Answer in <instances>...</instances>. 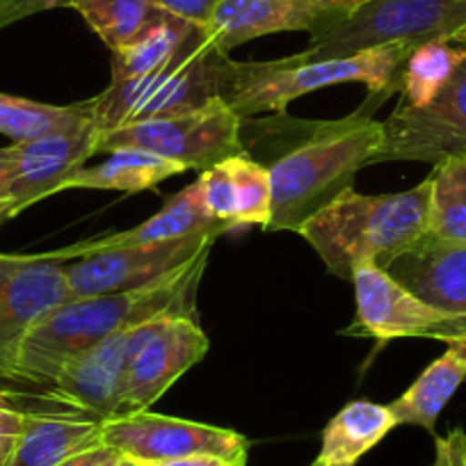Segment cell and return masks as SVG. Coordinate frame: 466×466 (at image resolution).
<instances>
[{
  "instance_id": "obj_17",
  "label": "cell",
  "mask_w": 466,
  "mask_h": 466,
  "mask_svg": "<svg viewBox=\"0 0 466 466\" xmlns=\"http://www.w3.org/2000/svg\"><path fill=\"white\" fill-rule=\"evenodd\" d=\"M387 272L425 304L457 318V340H466V245L423 236L393 258Z\"/></svg>"
},
{
  "instance_id": "obj_29",
  "label": "cell",
  "mask_w": 466,
  "mask_h": 466,
  "mask_svg": "<svg viewBox=\"0 0 466 466\" xmlns=\"http://www.w3.org/2000/svg\"><path fill=\"white\" fill-rule=\"evenodd\" d=\"M78 0H0V30L12 24L39 15V12L57 10V7H74Z\"/></svg>"
},
{
  "instance_id": "obj_16",
  "label": "cell",
  "mask_w": 466,
  "mask_h": 466,
  "mask_svg": "<svg viewBox=\"0 0 466 466\" xmlns=\"http://www.w3.org/2000/svg\"><path fill=\"white\" fill-rule=\"evenodd\" d=\"M128 339L131 329L119 331L66 361L46 389L44 400L96 420L116 419L124 393Z\"/></svg>"
},
{
  "instance_id": "obj_14",
  "label": "cell",
  "mask_w": 466,
  "mask_h": 466,
  "mask_svg": "<svg viewBox=\"0 0 466 466\" xmlns=\"http://www.w3.org/2000/svg\"><path fill=\"white\" fill-rule=\"evenodd\" d=\"M361 0H222L204 35L222 53L275 33L320 35L339 25Z\"/></svg>"
},
{
  "instance_id": "obj_37",
  "label": "cell",
  "mask_w": 466,
  "mask_h": 466,
  "mask_svg": "<svg viewBox=\"0 0 466 466\" xmlns=\"http://www.w3.org/2000/svg\"><path fill=\"white\" fill-rule=\"evenodd\" d=\"M15 439L16 437H0V466H3L5 457L10 455L12 446H15Z\"/></svg>"
},
{
  "instance_id": "obj_39",
  "label": "cell",
  "mask_w": 466,
  "mask_h": 466,
  "mask_svg": "<svg viewBox=\"0 0 466 466\" xmlns=\"http://www.w3.org/2000/svg\"><path fill=\"white\" fill-rule=\"evenodd\" d=\"M116 466H137V464H136V461H131V460H122Z\"/></svg>"
},
{
  "instance_id": "obj_5",
  "label": "cell",
  "mask_w": 466,
  "mask_h": 466,
  "mask_svg": "<svg viewBox=\"0 0 466 466\" xmlns=\"http://www.w3.org/2000/svg\"><path fill=\"white\" fill-rule=\"evenodd\" d=\"M228 53H222L197 28L181 51L142 78L110 83L101 94L89 98L94 124L98 131L127 124L197 110L222 98L228 69Z\"/></svg>"
},
{
  "instance_id": "obj_10",
  "label": "cell",
  "mask_w": 466,
  "mask_h": 466,
  "mask_svg": "<svg viewBox=\"0 0 466 466\" xmlns=\"http://www.w3.org/2000/svg\"><path fill=\"white\" fill-rule=\"evenodd\" d=\"M103 443L136 464H156L192 455H218L248 464L249 455V439L236 430L151 411L103 420Z\"/></svg>"
},
{
  "instance_id": "obj_33",
  "label": "cell",
  "mask_w": 466,
  "mask_h": 466,
  "mask_svg": "<svg viewBox=\"0 0 466 466\" xmlns=\"http://www.w3.org/2000/svg\"><path fill=\"white\" fill-rule=\"evenodd\" d=\"M142 466H248V464L224 460V457H218V455H192V457H183V460L156 461V464H142Z\"/></svg>"
},
{
  "instance_id": "obj_32",
  "label": "cell",
  "mask_w": 466,
  "mask_h": 466,
  "mask_svg": "<svg viewBox=\"0 0 466 466\" xmlns=\"http://www.w3.org/2000/svg\"><path fill=\"white\" fill-rule=\"evenodd\" d=\"M28 410L16 405L5 391H0V437H19Z\"/></svg>"
},
{
  "instance_id": "obj_24",
  "label": "cell",
  "mask_w": 466,
  "mask_h": 466,
  "mask_svg": "<svg viewBox=\"0 0 466 466\" xmlns=\"http://www.w3.org/2000/svg\"><path fill=\"white\" fill-rule=\"evenodd\" d=\"M195 30L197 25L160 10V15L149 25H145L142 33H137L127 46L112 51V83L154 74L181 51Z\"/></svg>"
},
{
  "instance_id": "obj_34",
  "label": "cell",
  "mask_w": 466,
  "mask_h": 466,
  "mask_svg": "<svg viewBox=\"0 0 466 466\" xmlns=\"http://www.w3.org/2000/svg\"><path fill=\"white\" fill-rule=\"evenodd\" d=\"M446 446L451 452L452 466H466V432L464 430L455 428L446 434Z\"/></svg>"
},
{
  "instance_id": "obj_40",
  "label": "cell",
  "mask_w": 466,
  "mask_h": 466,
  "mask_svg": "<svg viewBox=\"0 0 466 466\" xmlns=\"http://www.w3.org/2000/svg\"><path fill=\"white\" fill-rule=\"evenodd\" d=\"M443 439V437H441ZM443 443H446V439H443ZM446 452H448V446H446ZM448 466H452V460H451V452H448Z\"/></svg>"
},
{
  "instance_id": "obj_2",
  "label": "cell",
  "mask_w": 466,
  "mask_h": 466,
  "mask_svg": "<svg viewBox=\"0 0 466 466\" xmlns=\"http://www.w3.org/2000/svg\"><path fill=\"white\" fill-rule=\"evenodd\" d=\"M430 177L405 192L360 195L352 187L299 227L331 275L352 279L361 263L387 270L428 233Z\"/></svg>"
},
{
  "instance_id": "obj_30",
  "label": "cell",
  "mask_w": 466,
  "mask_h": 466,
  "mask_svg": "<svg viewBox=\"0 0 466 466\" xmlns=\"http://www.w3.org/2000/svg\"><path fill=\"white\" fill-rule=\"evenodd\" d=\"M222 0H154V5L158 10L167 12V15L177 16V19L187 21V24L204 28L208 24L210 15Z\"/></svg>"
},
{
  "instance_id": "obj_35",
  "label": "cell",
  "mask_w": 466,
  "mask_h": 466,
  "mask_svg": "<svg viewBox=\"0 0 466 466\" xmlns=\"http://www.w3.org/2000/svg\"><path fill=\"white\" fill-rule=\"evenodd\" d=\"M15 156H16V142H12L10 147H0V183H3V178L7 177V172H10L12 163H15Z\"/></svg>"
},
{
  "instance_id": "obj_3",
  "label": "cell",
  "mask_w": 466,
  "mask_h": 466,
  "mask_svg": "<svg viewBox=\"0 0 466 466\" xmlns=\"http://www.w3.org/2000/svg\"><path fill=\"white\" fill-rule=\"evenodd\" d=\"M382 145V122L366 110L340 122L311 127L302 145L270 165L272 218L266 231L298 233L307 219L340 192L350 190L357 172L373 163Z\"/></svg>"
},
{
  "instance_id": "obj_11",
  "label": "cell",
  "mask_w": 466,
  "mask_h": 466,
  "mask_svg": "<svg viewBox=\"0 0 466 466\" xmlns=\"http://www.w3.org/2000/svg\"><path fill=\"white\" fill-rule=\"evenodd\" d=\"M66 263L46 254H0V384H12L21 345L35 325L69 302Z\"/></svg>"
},
{
  "instance_id": "obj_6",
  "label": "cell",
  "mask_w": 466,
  "mask_h": 466,
  "mask_svg": "<svg viewBox=\"0 0 466 466\" xmlns=\"http://www.w3.org/2000/svg\"><path fill=\"white\" fill-rule=\"evenodd\" d=\"M461 28H466V0H361L348 19L313 35L298 57L318 62L384 44L451 42Z\"/></svg>"
},
{
  "instance_id": "obj_41",
  "label": "cell",
  "mask_w": 466,
  "mask_h": 466,
  "mask_svg": "<svg viewBox=\"0 0 466 466\" xmlns=\"http://www.w3.org/2000/svg\"><path fill=\"white\" fill-rule=\"evenodd\" d=\"M137 466H142V464H137Z\"/></svg>"
},
{
  "instance_id": "obj_19",
  "label": "cell",
  "mask_w": 466,
  "mask_h": 466,
  "mask_svg": "<svg viewBox=\"0 0 466 466\" xmlns=\"http://www.w3.org/2000/svg\"><path fill=\"white\" fill-rule=\"evenodd\" d=\"M206 210L227 231L258 224L266 228L272 218L270 169L249 154L233 156L197 178Z\"/></svg>"
},
{
  "instance_id": "obj_31",
  "label": "cell",
  "mask_w": 466,
  "mask_h": 466,
  "mask_svg": "<svg viewBox=\"0 0 466 466\" xmlns=\"http://www.w3.org/2000/svg\"><path fill=\"white\" fill-rule=\"evenodd\" d=\"M122 460L124 457L115 448L106 446V443H98V446L87 448V451L60 461L57 466H116Z\"/></svg>"
},
{
  "instance_id": "obj_18",
  "label": "cell",
  "mask_w": 466,
  "mask_h": 466,
  "mask_svg": "<svg viewBox=\"0 0 466 466\" xmlns=\"http://www.w3.org/2000/svg\"><path fill=\"white\" fill-rule=\"evenodd\" d=\"M222 233L228 231L206 210L199 181H195L183 187V190H178L174 197H169V201L158 213L151 215L147 222L137 224V227L110 233V236H101V238L83 240V243L69 245L65 249L44 254L53 261L66 263L80 257H89V254L107 252V249L167 243V240L190 238V236H215V238H219Z\"/></svg>"
},
{
  "instance_id": "obj_8",
  "label": "cell",
  "mask_w": 466,
  "mask_h": 466,
  "mask_svg": "<svg viewBox=\"0 0 466 466\" xmlns=\"http://www.w3.org/2000/svg\"><path fill=\"white\" fill-rule=\"evenodd\" d=\"M208 348V336L195 316L165 313L131 329L119 416L149 411L178 378L204 360Z\"/></svg>"
},
{
  "instance_id": "obj_23",
  "label": "cell",
  "mask_w": 466,
  "mask_h": 466,
  "mask_svg": "<svg viewBox=\"0 0 466 466\" xmlns=\"http://www.w3.org/2000/svg\"><path fill=\"white\" fill-rule=\"evenodd\" d=\"M186 172L181 163L163 158V156L147 154L137 149H119L106 154V160L98 165H83L76 169L62 186V192L74 187L87 190H119L127 195L149 190L177 174Z\"/></svg>"
},
{
  "instance_id": "obj_25",
  "label": "cell",
  "mask_w": 466,
  "mask_h": 466,
  "mask_svg": "<svg viewBox=\"0 0 466 466\" xmlns=\"http://www.w3.org/2000/svg\"><path fill=\"white\" fill-rule=\"evenodd\" d=\"M464 60L466 48L446 39L419 44L410 53L398 78V92L402 94L400 103L411 107L428 106L446 87V83Z\"/></svg>"
},
{
  "instance_id": "obj_1",
  "label": "cell",
  "mask_w": 466,
  "mask_h": 466,
  "mask_svg": "<svg viewBox=\"0 0 466 466\" xmlns=\"http://www.w3.org/2000/svg\"><path fill=\"white\" fill-rule=\"evenodd\" d=\"M210 249L163 279L136 290L69 299L48 311L21 345L12 384L48 389L62 366L83 350L137 325L165 316H197V289L204 277Z\"/></svg>"
},
{
  "instance_id": "obj_22",
  "label": "cell",
  "mask_w": 466,
  "mask_h": 466,
  "mask_svg": "<svg viewBox=\"0 0 466 466\" xmlns=\"http://www.w3.org/2000/svg\"><path fill=\"white\" fill-rule=\"evenodd\" d=\"M466 380V340H452L439 360H434L416 382L389 405L398 425H419L434 432L443 407L451 402Z\"/></svg>"
},
{
  "instance_id": "obj_27",
  "label": "cell",
  "mask_w": 466,
  "mask_h": 466,
  "mask_svg": "<svg viewBox=\"0 0 466 466\" xmlns=\"http://www.w3.org/2000/svg\"><path fill=\"white\" fill-rule=\"evenodd\" d=\"M430 238L466 245V158H446L430 174Z\"/></svg>"
},
{
  "instance_id": "obj_12",
  "label": "cell",
  "mask_w": 466,
  "mask_h": 466,
  "mask_svg": "<svg viewBox=\"0 0 466 466\" xmlns=\"http://www.w3.org/2000/svg\"><path fill=\"white\" fill-rule=\"evenodd\" d=\"M96 124L85 122L37 140L16 142L15 163L0 183V224L62 192L66 178L96 156Z\"/></svg>"
},
{
  "instance_id": "obj_15",
  "label": "cell",
  "mask_w": 466,
  "mask_h": 466,
  "mask_svg": "<svg viewBox=\"0 0 466 466\" xmlns=\"http://www.w3.org/2000/svg\"><path fill=\"white\" fill-rule=\"evenodd\" d=\"M215 236H190L167 243L136 245V248L107 249L66 263V281L71 298H96V295L122 293L145 289L178 270L204 249H210Z\"/></svg>"
},
{
  "instance_id": "obj_7",
  "label": "cell",
  "mask_w": 466,
  "mask_h": 466,
  "mask_svg": "<svg viewBox=\"0 0 466 466\" xmlns=\"http://www.w3.org/2000/svg\"><path fill=\"white\" fill-rule=\"evenodd\" d=\"M119 149L163 156L199 172L233 156L248 154L243 145V119L224 98H215L197 110L98 131L96 156Z\"/></svg>"
},
{
  "instance_id": "obj_21",
  "label": "cell",
  "mask_w": 466,
  "mask_h": 466,
  "mask_svg": "<svg viewBox=\"0 0 466 466\" xmlns=\"http://www.w3.org/2000/svg\"><path fill=\"white\" fill-rule=\"evenodd\" d=\"M398 425L389 405L348 402L320 434V451L311 466H355Z\"/></svg>"
},
{
  "instance_id": "obj_13",
  "label": "cell",
  "mask_w": 466,
  "mask_h": 466,
  "mask_svg": "<svg viewBox=\"0 0 466 466\" xmlns=\"http://www.w3.org/2000/svg\"><path fill=\"white\" fill-rule=\"evenodd\" d=\"M357 299L355 322L345 334L378 340L425 336L443 343L460 339V322L451 313L430 307L375 263H361L352 275Z\"/></svg>"
},
{
  "instance_id": "obj_4",
  "label": "cell",
  "mask_w": 466,
  "mask_h": 466,
  "mask_svg": "<svg viewBox=\"0 0 466 466\" xmlns=\"http://www.w3.org/2000/svg\"><path fill=\"white\" fill-rule=\"evenodd\" d=\"M414 44H384L345 57L304 62L298 56L272 62H228L222 98L240 119L258 112H284L290 101L316 89L343 83H364L370 98L366 110L398 92V78Z\"/></svg>"
},
{
  "instance_id": "obj_9",
  "label": "cell",
  "mask_w": 466,
  "mask_h": 466,
  "mask_svg": "<svg viewBox=\"0 0 466 466\" xmlns=\"http://www.w3.org/2000/svg\"><path fill=\"white\" fill-rule=\"evenodd\" d=\"M446 158H466V60L428 106L398 103L382 122V145L370 165Z\"/></svg>"
},
{
  "instance_id": "obj_28",
  "label": "cell",
  "mask_w": 466,
  "mask_h": 466,
  "mask_svg": "<svg viewBox=\"0 0 466 466\" xmlns=\"http://www.w3.org/2000/svg\"><path fill=\"white\" fill-rule=\"evenodd\" d=\"M74 10L110 51L127 46L160 15L154 0H78Z\"/></svg>"
},
{
  "instance_id": "obj_36",
  "label": "cell",
  "mask_w": 466,
  "mask_h": 466,
  "mask_svg": "<svg viewBox=\"0 0 466 466\" xmlns=\"http://www.w3.org/2000/svg\"><path fill=\"white\" fill-rule=\"evenodd\" d=\"M432 466H448V452H446V443H443V439H437V455H434Z\"/></svg>"
},
{
  "instance_id": "obj_26",
  "label": "cell",
  "mask_w": 466,
  "mask_h": 466,
  "mask_svg": "<svg viewBox=\"0 0 466 466\" xmlns=\"http://www.w3.org/2000/svg\"><path fill=\"white\" fill-rule=\"evenodd\" d=\"M85 122H94L87 101L74 106H51L0 94V133L15 142L37 140L48 133L80 127Z\"/></svg>"
},
{
  "instance_id": "obj_38",
  "label": "cell",
  "mask_w": 466,
  "mask_h": 466,
  "mask_svg": "<svg viewBox=\"0 0 466 466\" xmlns=\"http://www.w3.org/2000/svg\"><path fill=\"white\" fill-rule=\"evenodd\" d=\"M451 42H452V44H457V46H464V48H466V28H461L460 33L452 35Z\"/></svg>"
},
{
  "instance_id": "obj_20",
  "label": "cell",
  "mask_w": 466,
  "mask_h": 466,
  "mask_svg": "<svg viewBox=\"0 0 466 466\" xmlns=\"http://www.w3.org/2000/svg\"><path fill=\"white\" fill-rule=\"evenodd\" d=\"M103 443V420L78 411H28L3 466H57Z\"/></svg>"
}]
</instances>
